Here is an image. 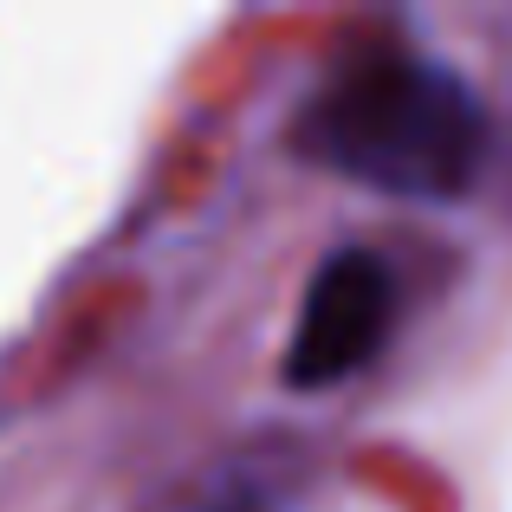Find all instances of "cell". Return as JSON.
Masks as SVG:
<instances>
[{"instance_id": "obj_2", "label": "cell", "mask_w": 512, "mask_h": 512, "mask_svg": "<svg viewBox=\"0 0 512 512\" xmlns=\"http://www.w3.org/2000/svg\"><path fill=\"white\" fill-rule=\"evenodd\" d=\"M389 325H396V273L383 266V253H331L305 286L299 331L286 344V383L325 389L357 376L389 344Z\"/></svg>"}, {"instance_id": "obj_1", "label": "cell", "mask_w": 512, "mask_h": 512, "mask_svg": "<svg viewBox=\"0 0 512 512\" xmlns=\"http://www.w3.org/2000/svg\"><path fill=\"white\" fill-rule=\"evenodd\" d=\"M299 150L402 201H461L487 169V104L422 52H357L299 111Z\"/></svg>"}]
</instances>
